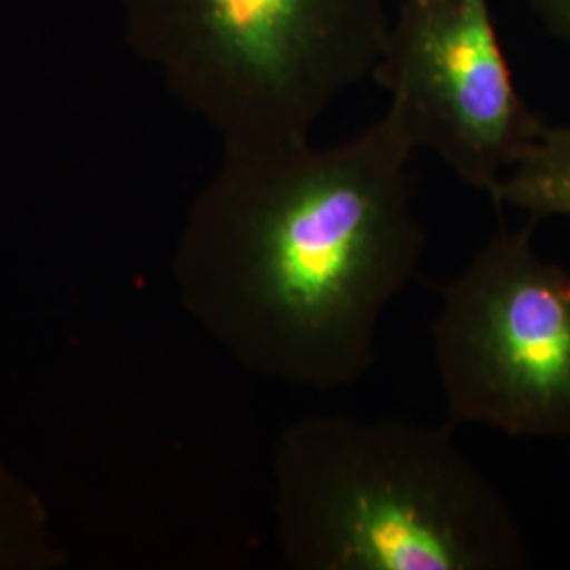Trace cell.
<instances>
[{
	"label": "cell",
	"instance_id": "obj_3",
	"mask_svg": "<svg viewBox=\"0 0 570 570\" xmlns=\"http://www.w3.org/2000/svg\"><path fill=\"white\" fill-rule=\"evenodd\" d=\"M383 0H159L165 56L239 146L308 140L383 53Z\"/></svg>",
	"mask_w": 570,
	"mask_h": 570
},
{
	"label": "cell",
	"instance_id": "obj_7",
	"mask_svg": "<svg viewBox=\"0 0 570 570\" xmlns=\"http://www.w3.org/2000/svg\"><path fill=\"white\" fill-rule=\"evenodd\" d=\"M527 4L551 37L570 47V0H527Z\"/></svg>",
	"mask_w": 570,
	"mask_h": 570
},
{
	"label": "cell",
	"instance_id": "obj_5",
	"mask_svg": "<svg viewBox=\"0 0 570 570\" xmlns=\"http://www.w3.org/2000/svg\"><path fill=\"white\" fill-rule=\"evenodd\" d=\"M416 148L492 193L546 122L520 96L489 0H402L372 77Z\"/></svg>",
	"mask_w": 570,
	"mask_h": 570
},
{
	"label": "cell",
	"instance_id": "obj_6",
	"mask_svg": "<svg viewBox=\"0 0 570 570\" xmlns=\"http://www.w3.org/2000/svg\"><path fill=\"white\" fill-rule=\"evenodd\" d=\"M490 197L497 205L527 212L534 223L570 218V125H546Z\"/></svg>",
	"mask_w": 570,
	"mask_h": 570
},
{
	"label": "cell",
	"instance_id": "obj_4",
	"mask_svg": "<svg viewBox=\"0 0 570 570\" xmlns=\"http://www.w3.org/2000/svg\"><path fill=\"white\" fill-rule=\"evenodd\" d=\"M499 228L442 289L433 355L450 428L570 438V271Z\"/></svg>",
	"mask_w": 570,
	"mask_h": 570
},
{
	"label": "cell",
	"instance_id": "obj_2",
	"mask_svg": "<svg viewBox=\"0 0 570 570\" xmlns=\"http://www.w3.org/2000/svg\"><path fill=\"white\" fill-rule=\"evenodd\" d=\"M277 527L303 570H520L508 503L452 428L311 414L279 442Z\"/></svg>",
	"mask_w": 570,
	"mask_h": 570
},
{
	"label": "cell",
	"instance_id": "obj_1",
	"mask_svg": "<svg viewBox=\"0 0 570 570\" xmlns=\"http://www.w3.org/2000/svg\"><path fill=\"white\" fill-rule=\"evenodd\" d=\"M395 106L334 146H239L197 242L202 298L245 353L292 385L343 389L374 364L385 308L425 252Z\"/></svg>",
	"mask_w": 570,
	"mask_h": 570
}]
</instances>
